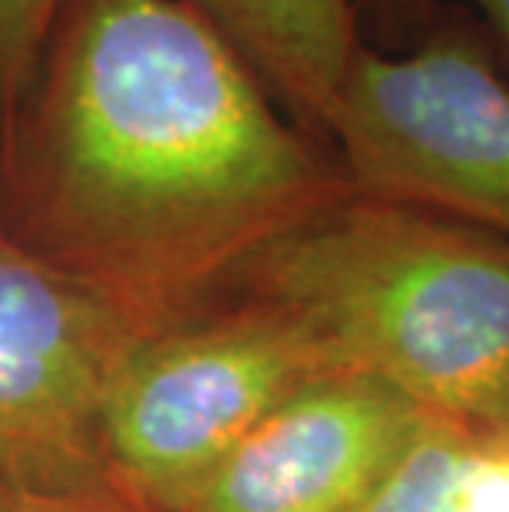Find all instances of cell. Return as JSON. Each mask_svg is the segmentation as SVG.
I'll return each mask as SVG.
<instances>
[{
  "instance_id": "cell-1",
  "label": "cell",
  "mask_w": 509,
  "mask_h": 512,
  "mask_svg": "<svg viewBox=\"0 0 509 512\" xmlns=\"http://www.w3.org/2000/svg\"><path fill=\"white\" fill-rule=\"evenodd\" d=\"M348 195L182 0H63L0 139V228L153 331Z\"/></svg>"
},
{
  "instance_id": "cell-2",
  "label": "cell",
  "mask_w": 509,
  "mask_h": 512,
  "mask_svg": "<svg viewBox=\"0 0 509 512\" xmlns=\"http://www.w3.org/2000/svg\"><path fill=\"white\" fill-rule=\"evenodd\" d=\"M222 294L285 311L334 367L430 420L509 433V238L354 192L248 258Z\"/></svg>"
},
{
  "instance_id": "cell-3",
  "label": "cell",
  "mask_w": 509,
  "mask_h": 512,
  "mask_svg": "<svg viewBox=\"0 0 509 512\" xmlns=\"http://www.w3.org/2000/svg\"><path fill=\"white\" fill-rule=\"evenodd\" d=\"M328 143L357 195L509 238V76L457 0L404 53L357 47Z\"/></svg>"
},
{
  "instance_id": "cell-4",
  "label": "cell",
  "mask_w": 509,
  "mask_h": 512,
  "mask_svg": "<svg viewBox=\"0 0 509 512\" xmlns=\"http://www.w3.org/2000/svg\"><path fill=\"white\" fill-rule=\"evenodd\" d=\"M334 370L285 311L219 294L146 334L119 370L103 417L113 486L149 512H172L281 400Z\"/></svg>"
},
{
  "instance_id": "cell-5",
  "label": "cell",
  "mask_w": 509,
  "mask_h": 512,
  "mask_svg": "<svg viewBox=\"0 0 509 512\" xmlns=\"http://www.w3.org/2000/svg\"><path fill=\"white\" fill-rule=\"evenodd\" d=\"M146 334L0 228V476L40 493L123 496L106 470L103 417Z\"/></svg>"
},
{
  "instance_id": "cell-6",
  "label": "cell",
  "mask_w": 509,
  "mask_h": 512,
  "mask_svg": "<svg viewBox=\"0 0 509 512\" xmlns=\"http://www.w3.org/2000/svg\"><path fill=\"white\" fill-rule=\"evenodd\" d=\"M420 420L381 380L334 370L281 400L172 512H351Z\"/></svg>"
},
{
  "instance_id": "cell-7",
  "label": "cell",
  "mask_w": 509,
  "mask_h": 512,
  "mask_svg": "<svg viewBox=\"0 0 509 512\" xmlns=\"http://www.w3.org/2000/svg\"><path fill=\"white\" fill-rule=\"evenodd\" d=\"M242 53L265 90L318 143L331 119L357 37L351 0H182Z\"/></svg>"
},
{
  "instance_id": "cell-8",
  "label": "cell",
  "mask_w": 509,
  "mask_h": 512,
  "mask_svg": "<svg viewBox=\"0 0 509 512\" xmlns=\"http://www.w3.org/2000/svg\"><path fill=\"white\" fill-rule=\"evenodd\" d=\"M473 437V430L424 417L351 512H463V470Z\"/></svg>"
},
{
  "instance_id": "cell-9",
  "label": "cell",
  "mask_w": 509,
  "mask_h": 512,
  "mask_svg": "<svg viewBox=\"0 0 509 512\" xmlns=\"http://www.w3.org/2000/svg\"><path fill=\"white\" fill-rule=\"evenodd\" d=\"M63 0H0V139L34 76Z\"/></svg>"
},
{
  "instance_id": "cell-10",
  "label": "cell",
  "mask_w": 509,
  "mask_h": 512,
  "mask_svg": "<svg viewBox=\"0 0 509 512\" xmlns=\"http://www.w3.org/2000/svg\"><path fill=\"white\" fill-rule=\"evenodd\" d=\"M443 0H351L357 37L381 53H404L427 34Z\"/></svg>"
},
{
  "instance_id": "cell-11",
  "label": "cell",
  "mask_w": 509,
  "mask_h": 512,
  "mask_svg": "<svg viewBox=\"0 0 509 512\" xmlns=\"http://www.w3.org/2000/svg\"><path fill=\"white\" fill-rule=\"evenodd\" d=\"M0 512H149L123 496H63L10 483L0 476Z\"/></svg>"
},
{
  "instance_id": "cell-12",
  "label": "cell",
  "mask_w": 509,
  "mask_h": 512,
  "mask_svg": "<svg viewBox=\"0 0 509 512\" xmlns=\"http://www.w3.org/2000/svg\"><path fill=\"white\" fill-rule=\"evenodd\" d=\"M470 14L480 20V27L490 37V47L496 53V63L509 76V0H457Z\"/></svg>"
}]
</instances>
